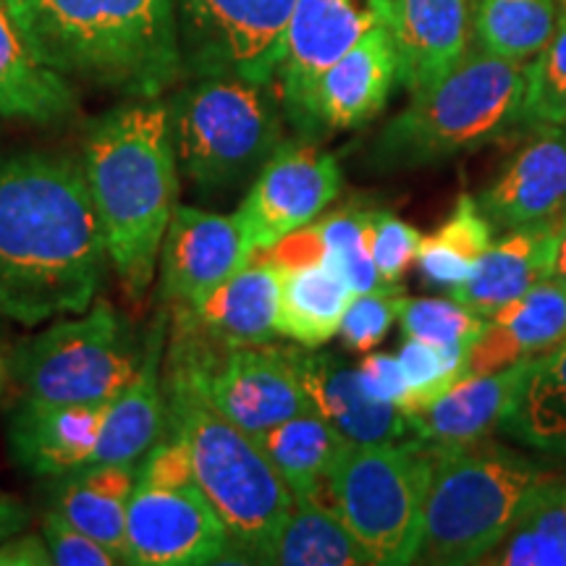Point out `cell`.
I'll use <instances>...</instances> for the list:
<instances>
[{
	"label": "cell",
	"instance_id": "cell-28",
	"mask_svg": "<svg viewBox=\"0 0 566 566\" xmlns=\"http://www.w3.org/2000/svg\"><path fill=\"white\" fill-rule=\"evenodd\" d=\"M254 438L294 501L325 499L331 470L344 454L346 441L323 417L302 412Z\"/></svg>",
	"mask_w": 566,
	"mask_h": 566
},
{
	"label": "cell",
	"instance_id": "cell-6",
	"mask_svg": "<svg viewBox=\"0 0 566 566\" xmlns=\"http://www.w3.org/2000/svg\"><path fill=\"white\" fill-rule=\"evenodd\" d=\"M428 443V441H424ZM430 446L420 564H480L509 533L522 506L548 475L533 459L480 438Z\"/></svg>",
	"mask_w": 566,
	"mask_h": 566
},
{
	"label": "cell",
	"instance_id": "cell-13",
	"mask_svg": "<svg viewBox=\"0 0 566 566\" xmlns=\"http://www.w3.org/2000/svg\"><path fill=\"white\" fill-rule=\"evenodd\" d=\"M344 187L342 168L313 142H281L247 192L239 221L252 252L271 250L283 237L313 223Z\"/></svg>",
	"mask_w": 566,
	"mask_h": 566
},
{
	"label": "cell",
	"instance_id": "cell-11",
	"mask_svg": "<svg viewBox=\"0 0 566 566\" xmlns=\"http://www.w3.org/2000/svg\"><path fill=\"white\" fill-rule=\"evenodd\" d=\"M296 0H176L184 71L273 84Z\"/></svg>",
	"mask_w": 566,
	"mask_h": 566
},
{
	"label": "cell",
	"instance_id": "cell-2",
	"mask_svg": "<svg viewBox=\"0 0 566 566\" xmlns=\"http://www.w3.org/2000/svg\"><path fill=\"white\" fill-rule=\"evenodd\" d=\"M87 181L108 263L132 300L145 296L179 200L168 105L145 97L105 113L84 145Z\"/></svg>",
	"mask_w": 566,
	"mask_h": 566
},
{
	"label": "cell",
	"instance_id": "cell-36",
	"mask_svg": "<svg viewBox=\"0 0 566 566\" xmlns=\"http://www.w3.org/2000/svg\"><path fill=\"white\" fill-rule=\"evenodd\" d=\"M520 126H566V19H558L554 38L527 63Z\"/></svg>",
	"mask_w": 566,
	"mask_h": 566
},
{
	"label": "cell",
	"instance_id": "cell-47",
	"mask_svg": "<svg viewBox=\"0 0 566 566\" xmlns=\"http://www.w3.org/2000/svg\"><path fill=\"white\" fill-rule=\"evenodd\" d=\"M6 378H9V359H6V354L0 352V391H3Z\"/></svg>",
	"mask_w": 566,
	"mask_h": 566
},
{
	"label": "cell",
	"instance_id": "cell-4",
	"mask_svg": "<svg viewBox=\"0 0 566 566\" xmlns=\"http://www.w3.org/2000/svg\"><path fill=\"white\" fill-rule=\"evenodd\" d=\"M163 380L168 433L187 446L195 483L229 530L233 554L260 564L292 514V491L258 438L218 412L187 367L168 357Z\"/></svg>",
	"mask_w": 566,
	"mask_h": 566
},
{
	"label": "cell",
	"instance_id": "cell-32",
	"mask_svg": "<svg viewBox=\"0 0 566 566\" xmlns=\"http://www.w3.org/2000/svg\"><path fill=\"white\" fill-rule=\"evenodd\" d=\"M483 562L495 566H566V480L546 478L537 483L514 525Z\"/></svg>",
	"mask_w": 566,
	"mask_h": 566
},
{
	"label": "cell",
	"instance_id": "cell-38",
	"mask_svg": "<svg viewBox=\"0 0 566 566\" xmlns=\"http://www.w3.org/2000/svg\"><path fill=\"white\" fill-rule=\"evenodd\" d=\"M401 373L409 386V399L405 407V415L420 412L438 399L446 388H451L459 378L467 375V352H443L438 346H430L420 342V338H407L399 354Z\"/></svg>",
	"mask_w": 566,
	"mask_h": 566
},
{
	"label": "cell",
	"instance_id": "cell-40",
	"mask_svg": "<svg viewBox=\"0 0 566 566\" xmlns=\"http://www.w3.org/2000/svg\"><path fill=\"white\" fill-rule=\"evenodd\" d=\"M405 300L407 294L401 286H380L373 292L354 294L342 317V328H338L346 349L373 352L384 342L394 321H399Z\"/></svg>",
	"mask_w": 566,
	"mask_h": 566
},
{
	"label": "cell",
	"instance_id": "cell-33",
	"mask_svg": "<svg viewBox=\"0 0 566 566\" xmlns=\"http://www.w3.org/2000/svg\"><path fill=\"white\" fill-rule=\"evenodd\" d=\"M556 27V0H478L475 45L499 59L530 63Z\"/></svg>",
	"mask_w": 566,
	"mask_h": 566
},
{
	"label": "cell",
	"instance_id": "cell-30",
	"mask_svg": "<svg viewBox=\"0 0 566 566\" xmlns=\"http://www.w3.org/2000/svg\"><path fill=\"white\" fill-rule=\"evenodd\" d=\"M501 430L530 449L566 457V344L535 359Z\"/></svg>",
	"mask_w": 566,
	"mask_h": 566
},
{
	"label": "cell",
	"instance_id": "cell-48",
	"mask_svg": "<svg viewBox=\"0 0 566 566\" xmlns=\"http://www.w3.org/2000/svg\"><path fill=\"white\" fill-rule=\"evenodd\" d=\"M556 11L558 19H566V0H556Z\"/></svg>",
	"mask_w": 566,
	"mask_h": 566
},
{
	"label": "cell",
	"instance_id": "cell-10",
	"mask_svg": "<svg viewBox=\"0 0 566 566\" xmlns=\"http://www.w3.org/2000/svg\"><path fill=\"white\" fill-rule=\"evenodd\" d=\"M168 357L187 367L218 412L250 436L310 412L289 349L281 346H226L176 323Z\"/></svg>",
	"mask_w": 566,
	"mask_h": 566
},
{
	"label": "cell",
	"instance_id": "cell-49",
	"mask_svg": "<svg viewBox=\"0 0 566 566\" xmlns=\"http://www.w3.org/2000/svg\"><path fill=\"white\" fill-rule=\"evenodd\" d=\"M391 3H394V0H391Z\"/></svg>",
	"mask_w": 566,
	"mask_h": 566
},
{
	"label": "cell",
	"instance_id": "cell-31",
	"mask_svg": "<svg viewBox=\"0 0 566 566\" xmlns=\"http://www.w3.org/2000/svg\"><path fill=\"white\" fill-rule=\"evenodd\" d=\"M493 244V226L475 197L459 195L454 210L433 233L422 237L417 268L430 289L454 292L472 279L483 252Z\"/></svg>",
	"mask_w": 566,
	"mask_h": 566
},
{
	"label": "cell",
	"instance_id": "cell-19",
	"mask_svg": "<svg viewBox=\"0 0 566 566\" xmlns=\"http://www.w3.org/2000/svg\"><path fill=\"white\" fill-rule=\"evenodd\" d=\"M478 0H394L399 82L409 95L436 84L475 45Z\"/></svg>",
	"mask_w": 566,
	"mask_h": 566
},
{
	"label": "cell",
	"instance_id": "cell-43",
	"mask_svg": "<svg viewBox=\"0 0 566 566\" xmlns=\"http://www.w3.org/2000/svg\"><path fill=\"white\" fill-rule=\"evenodd\" d=\"M359 380H363L365 391L373 396V399L386 401V405L399 407L405 412L407 399H409V386L405 380V373H401L399 357L388 352H373L359 363L357 367Z\"/></svg>",
	"mask_w": 566,
	"mask_h": 566
},
{
	"label": "cell",
	"instance_id": "cell-25",
	"mask_svg": "<svg viewBox=\"0 0 566 566\" xmlns=\"http://www.w3.org/2000/svg\"><path fill=\"white\" fill-rule=\"evenodd\" d=\"M76 108L66 76L38 59L9 0H0V116L55 124Z\"/></svg>",
	"mask_w": 566,
	"mask_h": 566
},
{
	"label": "cell",
	"instance_id": "cell-46",
	"mask_svg": "<svg viewBox=\"0 0 566 566\" xmlns=\"http://www.w3.org/2000/svg\"><path fill=\"white\" fill-rule=\"evenodd\" d=\"M551 279H556L558 283H564L566 286V212L564 218L558 221V231H556V258H554V275Z\"/></svg>",
	"mask_w": 566,
	"mask_h": 566
},
{
	"label": "cell",
	"instance_id": "cell-5",
	"mask_svg": "<svg viewBox=\"0 0 566 566\" xmlns=\"http://www.w3.org/2000/svg\"><path fill=\"white\" fill-rule=\"evenodd\" d=\"M525 87L527 63L472 45L380 132L370 153L373 166L405 171L478 150L520 126Z\"/></svg>",
	"mask_w": 566,
	"mask_h": 566
},
{
	"label": "cell",
	"instance_id": "cell-42",
	"mask_svg": "<svg viewBox=\"0 0 566 566\" xmlns=\"http://www.w3.org/2000/svg\"><path fill=\"white\" fill-rule=\"evenodd\" d=\"M137 483L160 488L195 483L187 446L171 433L166 438H158V441L153 443V449L145 454V464H142L137 472Z\"/></svg>",
	"mask_w": 566,
	"mask_h": 566
},
{
	"label": "cell",
	"instance_id": "cell-44",
	"mask_svg": "<svg viewBox=\"0 0 566 566\" xmlns=\"http://www.w3.org/2000/svg\"><path fill=\"white\" fill-rule=\"evenodd\" d=\"M51 551L45 537L32 533H19L0 543V566H51Z\"/></svg>",
	"mask_w": 566,
	"mask_h": 566
},
{
	"label": "cell",
	"instance_id": "cell-7",
	"mask_svg": "<svg viewBox=\"0 0 566 566\" xmlns=\"http://www.w3.org/2000/svg\"><path fill=\"white\" fill-rule=\"evenodd\" d=\"M275 84V82H273ZM273 84L202 74L168 105L179 171L202 192L239 187L279 150L281 97Z\"/></svg>",
	"mask_w": 566,
	"mask_h": 566
},
{
	"label": "cell",
	"instance_id": "cell-1",
	"mask_svg": "<svg viewBox=\"0 0 566 566\" xmlns=\"http://www.w3.org/2000/svg\"><path fill=\"white\" fill-rule=\"evenodd\" d=\"M108 252L80 160L17 153L0 160V315L42 325L97 300Z\"/></svg>",
	"mask_w": 566,
	"mask_h": 566
},
{
	"label": "cell",
	"instance_id": "cell-20",
	"mask_svg": "<svg viewBox=\"0 0 566 566\" xmlns=\"http://www.w3.org/2000/svg\"><path fill=\"white\" fill-rule=\"evenodd\" d=\"M399 82V53L391 27H375L317 82L313 113L317 129H359L370 124Z\"/></svg>",
	"mask_w": 566,
	"mask_h": 566
},
{
	"label": "cell",
	"instance_id": "cell-21",
	"mask_svg": "<svg viewBox=\"0 0 566 566\" xmlns=\"http://www.w3.org/2000/svg\"><path fill=\"white\" fill-rule=\"evenodd\" d=\"M535 359L525 357L504 370L485 375H464L420 412L407 415L409 430L420 441L438 446L491 438L493 430H501Z\"/></svg>",
	"mask_w": 566,
	"mask_h": 566
},
{
	"label": "cell",
	"instance_id": "cell-29",
	"mask_svg": "<svg viewBox=\"0 0 566 566\" xmlns=\"http://www.w3.org/2000/svg\"><path fill=\"white\" fill-rule=\"evenodd\" d=\"M260 564L365 566L373 562L328 501L304 499L294 501L292 514L286 516Z\"/></svg>",
	"mask_w": 566,
	"mask_h": 566
},
{
	"label": "cell",
	"instance_id": "cell-26",
	"mask_svg": "<svg viewBox=\"0 0 566 566\" xmlns=\"http://www.w3.org/2000/svg\"><path fill=\"white\" fill-rule=\"evenodd\" d=\"M137 485V464H87L59 478L51 512L95 537L126 564V514Z\"/></svg>",
	"mask_w": 566,
	"mask_h": 566
},
{
	"label": "cell",
	"instance_id": "cell-24",
	"mask_svg": "<svg viewBox=\"0 0 566 566\" xmlns=\"http://www.w3.org/2000/svg\"><path fill=\"white\" fill-rule=\"evenodd\" d=\"M556 231L558 221L506 231L499 242L493 239L472 279L449 296L480 317L495 315L554 275Z\"/></svg>",
	"mask_w": 566,
	"mask_h": 566
},
{
	"label": "cell",
	"instance_id": "cell-8",
	"mask_svg": "<svg viewBox=\"0 0 566 566\" xmlns=\"http://www.w3.org/2000/svg\"><path fill=\"white\" fill-rule=\"evenodd\" d=\"M430 483V446L409 436L388 443H346L325 485L336 509L373 564L417 562L424 495Z\"/></svg>",
	"mask_w": 566,
	"mask_h": 566
},
{
	"label": "cell",
	"instance_id": "cell-34",
	"mask_svg": "<svg viewBox=\"0 0 566 566\" xmlns=\"http://www.w3.org/2000/svg\"><path fill=\"white\" fill-rule=\"evenodd\" d=\"M512 336L522 357H541L566 344V286L541 281L525 296L488 317Z\"/></svg>",
	"mask_w": 566,
	"mask_h": 566
},
{
	"label": "cell",
	"instance_id": "cell-17",
	"mask_svg": "<svg viewBox=\"0 0 566 566\" xmlns=\"http://www.w3.org/2000/svg\"><path fill=\"white\" fill-rule=\"evenodd\" d=\"M493 231L562 221L566 212V126H537L506 171L480 195Z\"/></svg>",
	"mask_w": 566,
	"mask_h": 566
},
{
	"label": "cell",
	"instance_id": "cell-14",
	"mask_svg": "<svg viewBox=\"0 0 566 566\" xmlns=\"http://www.w3.org/2000/svg\"><path fill=\"white\" fill-rule=\"evenodd\" d=\"M126 543L134 566H202L233 554L229 530L197 483L134 485Z\"/></svg>",
	"mask_w": 566,
	"mask_h": 566
},
{
	"label": "cell",
	"instance_id": "cell-9",
	"mask_svg": "<svg viewBox=\"0 0 566 566\" xmlns=\"http://www.w3.org/2000/svg\"><path fill=\"white\" fill-rule=\"evenodd\" d=\"M142 349L111 302L82 315L55 317L9 359L24 401L34 405H111L134 378Z\"/></svg>",
	"mask_w": 566,
	"mask_h": 566
},
{
	"label": "cell",
	"instance_id": "cell-18",
	"mask_svg": "<svg viewBox=\"0 0 566 566\" xmlns=\"http://www.w3.org/2000/svg\"><path fill=\"white\" fill-rule=\"evenodd\" d=\"M281 271L254 254L242 271L205 294L192 307L176 310V323L226 346L273 344L279 336Z\"/></svg>",
	"mask_w": 566,
	"mask_h": 566
},
{
	"label": "cell",
	"instance_id": "cell-16",
	"mask_svg": "<svg viewBox=\"0 0 566 566\" xmlns=\"http://www.w3.org/2000/svg\"><path fill=\"white\" fill-rule=\"evenodd\" d=\"M292 365L307 396L310 412L323 417L346 443H388L412 436L409 417L399 407L373 399L357 367L331 352L292 346Z\"/></svg>",
	"mask_w": 566,
	"mask_h": 566
},
{
	"label": "cell",
	"instance_id": "cell-15",
	"mask_svg": "<svg viewBox=\"0 0 566 566\" xmlns=\"http://www.w3.org/2000/svg\"><path fill=\"white\" fill-rule=\"evenodd\" d=\"M254 258L239 212L221 216L192 205H176L160 250L163 296L192 307Z\"/></svg>",
	"mask_w": 566,
	"mask_h": 566
},
{
	"label": "cell",
	"instance_id": "cell-45",
	"mask_svg": "<svg viewBox=\"0 0 566 566\" xmlns=\"http://www.w3.org/2000/svg\"><path fill=\"white\" fill-rule=\"evenodd\" d=\"M32 514L30 509L13 499H3L0 495V543H6L9 537L24 533L30 527Z\"/></svg>",
	"mask_w": 566,
	"mask_h": 566
},
{
	"label": "cell",
	"instance_id": "cell-12",
	"mask_svg": "<svg viewBox=\"0 0 566 566\" xmlns=\"http://www.w3.org/2000/svg\"><path fill=\"white\" fill-rule=\"evenodd\" d=\"M391 0H296L275 69L279 97L302 137L321 134L313 113L317 82L375 27L391 24Z\"/></svg>",
	"mask_w": 566,
	"mask_h": 566
},
{
	"label": "cell",
	"instance_id": "cell-37",
	"mask_svg": "<svg viewBox=\"0 0 566 566\" xmlns=\"http://www.w3.org/2000/svg\"><path fill=\"white\" fill-rule=\"evenodd\" d=\"M325 244V258L346 275L357 294L388 286L380 281L367 244V210L346 208L313 221Z\"/></svg>",
	"mask_w": 566,
	"mask_h": 566
},
{
	"label": "cell",
	"instance_id": "cell-39",
	"mask_svg": "<svg viewBox=\"0 0 566 566\" xmlns=\"http://www.w3.org/2000/svg\"><path fill=\"white\" fill-rule=\"evenodd\" d=\"M424 233L401 221L388 210H367V244L380 281L401 286L409 268L417 263V252Z\"/></svg>",
	"mask_w": 566,
	"mask_h": 566
},
{
	"label": "cell",
	"instance_id": "cell-27",
	"mask_svg": "<svg viewBox=\"0 0 566 566\" xmlns=\"http://www.w3.org/2000/svg\"><path fill=\"white\" fill-rule=\"evenodd\" d=\"M354 294L357 292L352 283L328 258L283 268L279 336L307 349L328 344L342 328V317Z\"/></svg>",
	"mask_w": 566,
	"mask_h": 566
},
{
	"label": "cell",
	"instance_id": "cell-41",
	"mask_svg": "<svg viewBox=\"0 0 566 566\" xmlns=\"http://www.w3.org/2000/svg\"><path fill=\"white\" fill-rule=\"evenodd\" d=\"M42 537H45L48 551L55 566H116L122 564L118 556L97 543L95 537L82 533L61 514L48 512L42 520Z\"/></svg>",
	"mask_w": 566,
	"mask_h": 566
},
{
	"label": "cell",
	"instance_id": "cell-22",
	"mask_svg": "<svg viewBox=\"0 0 566 566\" xmlns=\"http://www.w3.org/2000/svg\"><path fill=\"white\" fill-rule=\"evenodd\" d=\"M108 405L21 401L9 438L13 459L30 475L61 478L92 464Z\"/></svg>",
	"mask_w": 566,
	"mask_h": 566
},
{
	"label": "cell",
	"instance_id": "cell-3",
	"mask_svg": "<svg viewBox=\"0 0 566 566\" xmlns=\"http://www.w3.org/2000/svg\"><path fill=\"white\" fill-rule=\"evenodd\" d=\"M42 63L134 97H158L184 74L176 0H9Z\"/></svg>",
	"mask_w": 566,
	"mask_h": 566
},
{
	"label": "cell",
	"instance_id": "cell-35",
	"mask_svg": "<svg viewBox=\"0 0 566 566\" xmlns=\"http://www.w3.org/2000/svg\"><path fill=\"white\" fill-rule=\"evenodd\" d=\"M399 323L407 338H420L443 352L470 354L475 338L483 334L488 317L472 313L451 296H438V300H409L407 296Z\"/></svg>",
	"mask_w": 566,
	"mask_h": 566
},
{
	"label": "cell",
	"instance_id": "cell-23",
	"mask_svg": "<svg viewBox=\"0 0 566 566\" xmlns=\"http://www.w3.org/2000/svg\"><path fill=\"white\" fill-rule=\"evenodd\" d=\"M166 321L158 317L145 338L134 378L108 405L92 464H137L166 428Z\"/></svg>",
	"mask_w": 566,
	"mask_h": 566
}]
</instances>
